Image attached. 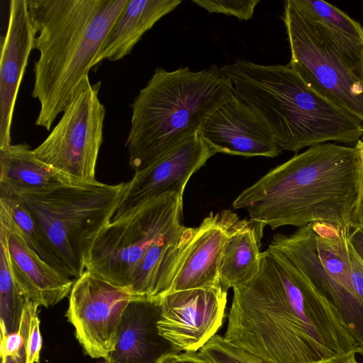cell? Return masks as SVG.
I'll return each mask as SVG.
<instances>
[{"label":"cell","mask_w":363,"mask_h":363,"mask_svg":"<svg viewBox=\"0 0 363 363\" xmlns=\"http://www.w3.org/2000/svg\"><path fill=\"white\" fill-rule=\"evenodd\" d=\"M224 337L269 363H336L359 348L335 307L283 254L267 247L233 288Z\"/></svg>","instance_id":"obj_1"},{"label":"cell","mask_w":363,"mask_h":363,"mask_svg":"<svg viewBox=\"0 0 363 363\" xmlns=\"http://www.w3.org/2000/svg\"><path fill=\"white\" fill-rule=\"evenodd\" d=\"M360 188L357 148L326 143L271 169L232 206L272 230L315 222L350 227Z\"/></svg>","instance_id":"obj_2"},{"label":"cell","mask_w":363,"mask_h":363,"mask_svg":"<svg viewBox=\"0 0 363 363\" xmlns=\"http://www.w3.org/2000/svg\"><path fill=\"white\" fill-rule=\"evenodd\" d=\"M128 0H28L37 30L33 98L36 125L50 130L94 61Z\"/></svg>","instance_id":"obj_3"},{"label":"cell","mask_w":363,"mask_h":363,"mask_svg":"<svg viewBox=\"0 0 363 363\" xmlns=\"http://www.w3.org/2000/svg\"><path fill=\"white\" fill-rule=\"evenodd\" d=\"M229 77L216 65L198 72L187 67H157L132 104L125 146L130 168L148 167L183 138L201 130L233 94Z\"/></svg>","instance_id":"obj_4"},{"label":"cell","mask_w":363,"mask_h":363,"mask_svg":"<svg viewBox=\"0 0 363 363\" xmlns=\"http://www.w3.org/2000/svg\"><path fill=\"white\" fill-rule=\"evenodd\" d=\"M350 229L311 223L275 234L268 247L283 254L335 307L363 355V262L350 242Z\"/></svg>","instance_id":"obj_5"},{"label":"cell","mask_w":363,"mask_h":363,"mask_svg":"<svg viewBox=\"0 0 363 363\" xmlns=\"http://www.w3.org/2000/svg\"><path fill=\"white\" fill-rule=\"evenodd\" d=\"M126 182L62 186L41 193L11 197L28 210L55 255L76 279L86 271V260L98 233L111 221Z\"/></svg>","instance_id":"obj_6"},{"label":"cell","mask_w":363,"mask_h":363,"mask_svg":"<svg viewBox=\"0 0 363 363\" xmlns=\"http://www.w3.org/2000/svg\"><path fill=\"white\" fill-rule=\"evenodd\" d=\"M182 211L183 196L165 193L112 220L96 235L86 260V270L114 285L128 288L147 250L184 225Z\"/></svg>","instance_id":"obj_7"},{"label":"cell","mask_w":363,"mask_h":363,"mask_svg":"<svg viewBox=\"0 0 363 363\" xmlns=\"http://www.w3.org/2000/svg\"><path fill=\"white\" fill-rule=\"evenodd\" d=\"M291 51L288 65L313 89L363 122V72L318 21L284 1L282 17Z\"/></svg>","instance_id":"obj_8"},{"label":"cell","mask_w":363,"mask_h":363,"mask_svg":"<svg viewBox=\"0 0 363 363\" xmlns=\"http://www.w3.org/2000/svg\"><path fill=\"white\" fill-rule=\"evenodd\" d=\"M101 82L82 79L63 115L47 138L33 149L35 156L74 184H92L103 142L106 110L99 94Z\"/></svg>","instance_id":"obj_9"},{"label":"cell","mask_w":363,"mask_h":363,"mask_svg":"<svg viewBox=\"0 0 363 363\" xmlns=\"http://www.w3.org/2000/svg\"><path fill=\"white\" fill-rule=\"evenodd\" d=\"M136 298L128 287L88 270L74 281L66 317L86 354L105 359L113 350L123 312Z\"/></svg>","instance_id":"obj_10"},{"label":"cell","mask_w":363,"mask_h":363,"mask_svg":"<svg viewBox=\"0 0 363 363\" xmlns=\"http://www.w3.org/2000/svg\"><path fill=\"white\" fill-rule=\"evenodd\" d=\"M227 293L220 286L167 294L161 299L160 335L180 352H198L223 325Z\"/></svg>","instance_id":"obj_11"},{"label":"cell","mask_w":363,"mask_h":363,"mask_svg":"<svg viewBox=\"0 0 363 363\" xmlns=\"http://www.w3.org/2000/svg\"><path fill=\"white\" fill-rule=\"evenodd\" d=\"M216 153L204 140L201 130L183 138L152 164L135 172L133 178L126 182L112 220L165 193H176L183 196L191 177Z\"/></svg>","instance_id":"obj_12"},{"label":"cell","mask_w":363,"mask_h":363,"mask_svg":"<svg viewBox=\"0 0 363 363\" xmlns=\"http://www.w3.org/2000/svg\"><path fill=\"white\" fill-rule=\"evenodd\" d=\"M240 220L230 210L211 212L197 227H186L169 293L220 286L219 263L225 242Z\"/></svg>","instance_id":"obj_13"},{"label":"cell","mask_w":363,"mask_h":363,"mask_svg":"<svg viewBox=\"0 0 363 363\" xmlns=\"http://www.w3.org/2000/svg\"><path fill=\"white\" fill-rule=\"evenodd\" d=\"M201 131L217 153L276 157L283 152L266 123L234 92L208 117Z\"/></svg>","instance_id":"obj_14"},{"label":"cell","mask_w":363,"mask_h":363,"mask_svg":"<svg viewBox=\"0 0 363 363\" xmlns=\"http://www.w3.org/2000/svg\"><path fill=\"white\" fill-rule=\"evenodd\" d=\"M37 33L28 0H11L7 31L1 38L0 148L11 144L13 109Z\"/></svg>","instance_id":"obj_15"},{"label":"cell","mask_w":363,"mask_h":363,"mask_svg":"<svg viewBox=\"0 0 363 363\" xmlns=\"http://www.w3.org/2000/svg\"><path fill=\"white\" fill-rule=\"evenodd\" d=\"M161 299L136 298L125 309L105 363H161L180 352L160 333Z\"/></svg>","instance_id":"obj_16"},{"label":"cell","mask_w":363,"mask_h":363,"mask_svg":"<svg viewBox=\"0 0 363 363\" xmlns=\"http://www.w3.org/2000/svg\"><path fill=\"white\" fill-rule=\"evenodd\" d=\"M0 225L6 231L11 271L23 296L46 308L65 298L71 291L74 281L68 274L49 264L28 247L9 213L1 205Z\"/></svg>","instance_id":"obj_17"},{"label":"cell","mask_w":363,"mask_h":363,"mask_svg":"<svg viewBox=\"0 0 363 363\" xmlns=\"http://www.w3.org/2000/svg\"><path fill=\"white\" fill-rule=\"evenodd\" d=\"M74 184L39 160L26 143L0 148V198L41 193Z\"/></svg>","instance_id":"obj_18"},{"label":"cell","mask_w":363,"mask_h":363,"mask_svg":"<svg viewBox=\"0 0 363 363\" xmlns=\"http://www.w3.org/2000/svg\"><path fill=\"white\" fill-rule=\"evenodd\" d=\"M181 2V0H128L105 38L93 67L105 60L118 61L129 55L143 35Z\"/></svg>","instance_id":"obj_19"},{"label":"cell","mask_w":363,"mask_h":363,"mask_svg":"<svg viewBox=\"0 0 363 363\" xmlns=\"http://www.w3.org/2000/svg\"><path fill=\"white\" fill-rule=\"evenodd\" d=\"M264 225L240 219L228 235L219 263L220 284L225 291L245 284L258 273Z\"/></svg>","instance_id":"obj_20"},{"label":"cell","mask_w":363,"mask_h":363,"mask_svg":"<svg viewBox=\"0 0 363 363\" xmlns=\"http://www.w3.org/2000/svg\"><path fill=\"white\" fill-rule=\"evenodd\" d=\"M185 226L154 244L138 263L128 289L138 298L162 299L171 289Z\"/></svg>","instance_id":"obj_21"},{"label":"cell","mask_w":363,"mask_h":363,"mask_svg":"<svg viewBox=\"0 0 363 363\" xmlns=\"http://www.w3.org/2000/svg\"><path fill=\"white\" fill-rule=\"evenodd\" d=\"M291 1L300 11L319 22L344 54L363 72V27L359 23L322 0Z\"/></svg>","instance_id":"obj_22"},{"label":"cell","mask_w":363,"mask_h":363,"mask_svg":"<svg viewBox=\"0 0 363 363\" xmlns=\"http://www.w3.org/2000/svg\"><path fill=\"white\" fill-rule=\"evenodd\" d=\"M0 326L1 338L19 330L27 301L11 268L6 231L0 225Z\"/></svg>","instance_id":"obj_23"},{"label":"cell","mask_w":363,"mask_h":363,"mask_svg":"<svg viewBox=\"0 0 363 363\" xmlns=\"http://www.w3.org/2000/svg\"><path fill=\"white\" fill-rule=\"evenodd\" d=\"M0 205L7 211L28 247L49 264L68 274L65 266L55 255L40 228L25 206L12 198H0Z\"/></svg>","instance_id":"obj_24"},{"label":"cell","mask_w":363,"mask_h":363,"mask_svg":"<svg viewBox=\"0 0 363 363\" xmlns=\"http://www.w3.org/2000/svg\"><path fill=\"white\" fill-rule=\"evenodd\" d=\"M197 353L210 363H269L217 334Z\"/></svg>","instance_id":"obj_25"},{"label":"cell","mask_w":363,"mask_h":363,"mask_svg":"<svg viewBox=\"0 0 363 363\" xmlns=\"http://www.w3.org/2000/svg\"><path fill=\"white\" fill-rule=\"evenodd\" d=\"M197 6L208 13H224L233 16L238 20H249L252 18L259 0H191Z\"/></svg>","instance_id":"obj_26"},{"label":"cell","mask_w":363,"mask_h":363,"mask_svg":"<svg viewBox=\"0 0 363 363\" xmlns=\"http://www.w3.org/2000/svg\"><path fill=\"white\" fill-rule=\"evenodd\" d=\"M29 326L26 339V363H39L42 347L40 320L38 316V305L28 298Z\"/></svg>","instance_id":"obj_27"},{"label":"cell","mask_w":363,"mask_h":363,"mask_svg":"<svg viewBox=\"0 0 363 363\" xmlns=\"http://www.w3.org/2000/svg\"><path fill=\"white\" fill-rule=\"evenodd\" d=\"M354 146L357 148L361 163V188L359 199L353 212L350 227L363 232V136Z\"/></svg>","instance_id":"obj_28"},{"label":"cell","mask_w":363,"mask_h":363,"mask_svg":"<svg viewBox=\"0 0 363 363\" xmlns=\"http://www.w3.org/2000/svg\"><path fill=\"white\" fill-rule=\"evenodd\" d=\"M349 238L354 250L363 262V232L357 228H351Z\"/></svg>","instance_id":"obj_29"},{"label":"cell","mask_w":363,"mask_h":363,"mask_svg":"<svg viewBox=\"0 0 363 363\" xmlns=\"http://www.w3.org/2000/svg\"><path fill=\"white\" fill-rule=\"evenodd\" d=\"M26 337V341L19 351V352L13 356H1V363H26L27 362V354H26V339L27 335Z\"/></svg>","instance_id":"obj_30"},{"label":"cell","mask_w":363,"mask_h":363,"mask_svg":"<svg viewBox=\"0 0 363 363\" xmlns=\"http://www.w3.org/2000/svg\"><path fill=\"white\" fill-rule=\"evenodd\" d=\"M177 357L182 363H210L200 357L197 352H182Z\"/></svg>","instance_id":"obj_31"},{"label":"cell","mask_w":363,"mask_h":363,"mask_svg":"<svg viewBox=\"0 0 363 363\" xmlns=\"http://www.w3.org/2000/svg\"><path fill=\"white\" fill-rule=\"evenodd\" d=\"M336 363H358L356 359V354H351Z\"/></svg>","instance_id":"obj_32"},{"label":"cell","mask_w":363,"mask_h":363,"mask_svg":"<svg viewBox=\"0 0 363 363\" xmlns=\"http://www.w3.org/2000/svg\"><path fill=\"white\" fill-rule=\"evenodd\" d=\"M161 363H182L176 356H172L166 358Z\"/></svg>","instance_id":"obj_33"},{"label":"cell","mask_w":363,"mask_h":363,"mask_svg":"<svg viewBox=\"0 0 363 363\" xmlns=\"http://www.w3.org/2000/svg\"><path fill=\"white\" fill-rule=\"evenodd\" d=\"M362 69H363V57H362Z\"/></svg>","instance_id":"obj_34"},{"label":"cell","mask_w":363,"mask_h":363,"mask_svg":"<svg viewBox=\"0 0 363 363\" xmlns=\"http://www.w3.org/2000/svg\"><path fill=\"white\" fill-rule=\"evenodd\" d=\"M104 363H105V362H104Z\"/></svg>","instance_id":"obj_35"}]
</instances>
